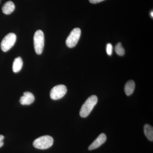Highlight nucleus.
I'll return each mask as SVG.
<instances>
[{"label":"nucleus","instance_id":"nucleus-1","mask_svg":"<svg viewBox=\"0 0 153 153\" xmlns=\"http://www.w3.org/2000/svg\"><path fill=\"white\" fill-rule=\"evenodd\" d=\"M97 101L98 98L95 95H91L88 97L81 107L79 111L80 116L83 118L88 116L97 103Z\"/></svg>","mask_w":153,"mask_h":153},{"label":"nucleus","instance_id":"nucleus-2","mask_svg":"<svg viewBox=\"0 0 153 153\" xmlns=\"http://www.w3.org/2000/svg\"><path fill=\"white\" fill-rule=\"evenodd\" d=\"M54 140L50 136L45 135L40 137L34 140L33 146L39 149H46L53 145Z\"/></svg>","mask_w":153,"mask_h":153},{"label":"nucleus","instance_id":"nucleus-3","mask_svg":"<svg viewBox=\"0 0 153 153\" xmlns=\"http://www.w3.org/2000/svg\"><path fill=\"white\" fill-rule=\"evenodd\" d=\"M44 36L43 31L38 30L34 36V45L36 53L41 55L43 52L44 46Z\"/></svg>","mask_w":153,"mask_h":153},{"label":"nucleus","instance_id":"nucleus-4","mask_svg":"<svg viewBox=\"0 0 153 153\" xmlns=\"http://www.w3.org/2000/svg\"><path fill=\"white\" fill-rule=\"evenodd\" d=\"M16 36L13 33H9L5 36L1 44V49L3 52H7L12 48L16 43Z\"/></svg>","mask_w":153,"mask_h":153},{"label":"nucleus","instance_id":"nucleus-5","mask_svg":"<svg viewBox=\"0 0 153 153\" xmlns=\"http://www.w3.org/2000/svg\"><path fill=\"white\" fill-rule=\"evenodd\" d=\"M81 33V30L79 28H76L73 29L66 39V46L70 48L75 47L79 41Z\"/></svg>","mask_w":153,"mask_h":153},{"label":"nucleus","instance_id":"nucleus-6","mask_svg":"<svg viewBox=\"0 0 153 153\" xmlns=\"http://www.w3.org/2000/svg\"><path fill=\"white\" fill-rule=\"evenodd\" d=\"M67 91V88L65 85L61 84L56 85L50 91V97L53 100L60 99L64 96Z\"/></svg>","mask_w":153,"mask_h":153},{"label":"nucleus","instance_id":"nucleus-7","mask_svg":"<svg viewBox=\"0 0 153 153\" xmlns=\"http://www.w3.org/2000/svg\"><path fill=\"white\" fill-rule=\"evenodd\" d=\"M106 136L104 133H102L99 135V136L88 147L89 150H92L95 149L100 147L102 145L104 144L106 140Z\"/></svg>","mask_w":153,"mask_h":153},{"label":"nucleus","instance_id":"nucleus-8","mask_svg":"<svg viewBox=\"0 0 153 153\" xmlns=\"http://www.w3.org/2000/svg\"><path fill=\"white\" fill-rule=\"evenodd\" d=\"M35 99L33 94L27 91L24 92V95L20 98V102L22 105H30L34 102Z\"/></svg>","mask_w":153,"mask_h":153},{"label":"nucleus","instance_id":"nucleus-9","mask_svg":"<svg viewBox=\"0 0 153 153\" xmlns=\"http://www.w3.org/2000/svg\"><path fill=\"white\" fill-rule=\"evenodd\" d=\"M15 9V5L12 1H9L4 4L2 10L4 13L9 15L13 12Z\"/></svg>","mask_w":153,"mask_h":153},{"label":"nucleus","instance_id":"nucleus-10","mask_svg":"<svg viewBox=\"0 0 153 153\" xmlns=\"http://www.w3.org/2000/svg\"><path fill=\"white\" fill-rule=\"evenodd\" d=\"M135 88V83L133 80H130L126 83L124 87L125 92L127 96L131 95Z\"/></svg>","mask_w":153,"mask_h":153},{"label":"nucleus","instance_id":"nucleus-11","mask_svg":"<svg viewBox=\"0 0 153 153\" xmlns=\"http://www.w3.org/2000/svg\"><path fill=\"white\" fill-rule=\"evenodd\" d=\"M23 62L21 57H17L14 60L13 65V70L15 73L19 72L22 69Z\"/></svg>","mask_w":153,"mask_h":153},{"label":"nucleus","instance_id":"nucleus-12","mask_svg":"<svg viewBox=\"0 0 153 153\" xmlns=\"http://www.w3.org/2000/svg\"><path fill=\"white\" fill-rule=\"evenodd\" d=\"M144 132L146 136L149 140L153 141V127L149 124H146L144 126Z\"/></svg>","mask_w":153,"mask_h":153},{"label":"nucleus","instance_id":"nucleus-13","mask_svg":"<svg viewBox=\"0 0 153 153\" xmlns=\"http://www.w3.org/2000/svg\"><path fill=\"white\" fill-rule=\"evenodd\" d=\"M115 50L117 54L120 56H123L125 54V49L122 45L121 43H119L115 47Z\"/></svg>","mask_w":153,"mask_h":153},{"label":"nucleus","instance_id":"nucleus-14","mask_svg":"<svg viewBox=\"0 0 153 153\" xmlns=\"http://www.w3.org/2000/svg\"><path fill=\"white\" fill-rule=\"evenodd\" d=\"M106 50L107 54L109 56L112 55L113 51L112 45L111 44H108L106 45Z\"/></svg>","mask_w":153,"mask_h":153},{"label":"nucleus","instance_id":"nucleus-15","mask_svg":"<svg viewBox=\"0 0 153 153\" xmlns=\"http://www.w3.org/2000/svg\"><path fill=\"white\" fill-rule=\"evenodd\" d=\"M4 137L2 135H0V148L2 146L4 145Z\"/></svg>","mask_w":153,"mask_h":153},{"label":"nucleus","instance_id":"nucleus-16","mask_svg":"<svg viewBox=\"0 0 153 153\" xmlns=\"http://www.w3.org/2000/svg\"><path fill=\"white\" fill-rule=\"evenodd\" d=\"M103 1L104 0H89V2L92 4H97V3Z\"/></svg>","mask_w":153,"mask_h":153},{"label":"nucleus","instance_id":"nucleus-17","mask_svg":"<svg viewBox=\"0 0 153 153\" xmlns=\"http://www.w3.org/2000/svg\"><path fill=\"white\" fill-rule=\"evenodd\" d=\"M151 16H152V18H153V11H152V12H151Z\"/></svg>","mask_w":153,"mask_h":153}]
</instances>
